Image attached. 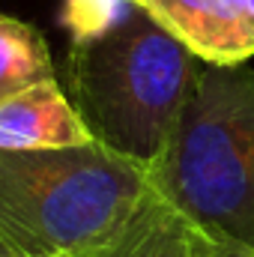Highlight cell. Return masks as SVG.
<instances>
[{"label":"cell","instance_id":"6da1fadb","mask_svg":"<svg viewBox=\"0 0 254 257\" xmlns=\"http://www.w3.org/2000/svg\"><path fill=\"white\" fill-rule=\"evenodd\" d=\"M200 60L132 3L69 48V99L93 141L147 168L165 153L189 102Z\"/></svg>","mask_w":254,"mask_h":257},{"label":"cell","instance_id":"7a4b0ae2","mask_svg":"<svg viewBox=\"0 0 254 257\" xmlns=\"http://www.w3.org/2000/svg\"><path fill=\"white\" fill-rule=\"evenodd\" d=\"M153 192L150 168L99 141L0 150V257H90Z\"/></svg>","mask_w":254,"mask_h":257},{"label":"cell","instance_id":"3957f363","mask_svg":"<svg viewBox=\"0 0 254 257\" xmlns=\"http://www.w3.org/2000/svg\"><path fill=\"white\" fill-rule=\"evenodd\" d=\"M150 177L197 230L254 251V69L200 63Z\"/></svg>","mask_w":254,"mask_h":257},{"label":"cell","instance_id":"277c9868","mask_svg":"<svg viewBox=\"0 0 254 257\" xmlns=\"http://www.w3.org/2000/svg\"><path fill=\"white\" fill-rule=\"evenodd\" d=\"M200 63L239 66L254 57V30L227 0H132Z\"/></svg>","mask_w":254,"mask_h":257},{"label":"cell","instance_id":"5b68a950","mask_svg":"<svg viewBox=\"0 0 254 257\" xmlns=\"http://www.w3.org/2000/svg\"><path fill=\"white\" fill-rule=\"evenodd\" d=\"M84 144H93V135L57 78L0 102V150L6 153L66 150Z\"/></svg>","mask_w":254,"mask_h":257},{"label":"cell","instance_id":"8992f818","mask_svg":"<svg viewBox=\"0 0 254 257\" xmlns=\"http://www.w3.org/2000/svg\"><path fill=\"white\" fill-rule=\"evenodd\" d=\"M90 257H197V227L153 189L126 227Z\"/></svg>","mask_w":254,"mask_h":257},{"label":"cell","instance_id":"52a82bcc","mask_svg":"<svg viewBox=\"0 0 254 257\" xmlns=\"http://www.w3.org/2000/svg\"><path fill=\"white\" fill-rule=\"evenodd\" d=\"M54 78L57 72L45 36L18 18L0 15V102Z\"/></svg>","mask_w":254,"mask_h":257},{"label":"cell","instance_id":"ba28073f","mask_svg":"<svg viewBox=\"0 0 254 257\" xmlns=\"http://www.w3.org/2000/svg\"><path fill=\"white\" fill-rule=\"evenodd\" d=\"M197 257H254V251L224 239H212L203 230H197Z\"/></svg>","mask_w":254,"mask_h":257},{"label":"cell","instance_id":"9c48e42d","mask_svg":"<svg viewBox=\"0 0 254 257\" xmlns=\"http://www.w3.org/2000/svg\"><path fill=\"white\" fill-rule=\"evenodd\" d=\"M227 3L239 12V18H242V21L254 30V0H227Z\"/></svg>","mask_w":254,"mask_h":257}]
</instances>
